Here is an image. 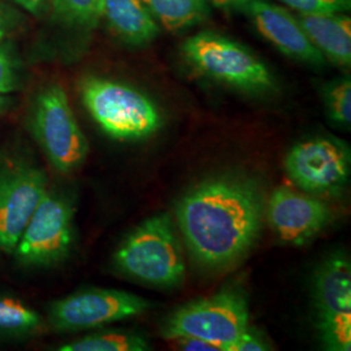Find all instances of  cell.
<instances>
[{
	"label": "cell",
	"instance_id": "obj_1",
	"mask_svg": "<svg viewBox=\"0 0 351 351\" xmlns=\"http://www.w3.org/2000/svg\"><path fill=\"white\" fill-rule=\"evenodd\" d=\"M264 194L250 178L219 176L198 184L177 206V221L189 251L207 269L241 261L258 239Z\"/></svg>",
	"mask_w": 351,
	"mask_h": 351
},
{
	"label": "cell",
	"instance_id": "obj_2",
	"mask_svg": "<svg viewBox=\"0 0 351 351\" xmlns=\"http://www.w3.org/2000/svg\"><path fill=\"white\" fill-rule=\"evenodd\" d=\"M125 276L155 288L180 287L186 275L184 255L168 213H159L134 228L113 255Z\"/></svg>",
	"mask_w": 351,
	"mask_h": 351
},
{
	"label": "cell",
	"instance_id": "obj_3",
	"mask_svg": "<svg viewBox=\"0 0 351 351\" xmlns=\"http://www.w3.org/2000/svg\"><path fill=\"white\" fill-rule=\"evenodd\" d=\"M80 93L94 121L116 141L149 138L163 125L156 104L125 84L88 75L81 81Z\"/></svg>",
	"mask_w": 351,
	"mask_h": 351
},
{
	"label": "cell",
	"instance_id": "obj_4",
	"mask_svg": "<svg viewBox=\"0 0 351 351\" xmlns=\"http://www.w3.org/2000/svg\"><path fill=\"white\" fill-rule=\"evenodd\" d=\"M181 51L195 71L230 88L247 93L276 88L269 68L252 51L229 38L204 32L188 38Z\"/></svg>",
	"mask_w": 351,
	"mask_h": 351
},
{
	"label": "cell",
	"instance_id": "obj_5",
	"mask_svg": "<svg viewBox=\"0 0 351 351\" xmlns=\"http://www.w3.org/2000/svg\"><path fill=\"white\" fill-rule=\"evenodd\" d=\"M249 326L250 311L245 293L228 289L177 308L164 323L163 337H197L229 351Z\"/></svg>",
	"mask_w": 351,
	"mask_h": 351
},
{
	"label": "cell",
	"instance_id": "obj_6",
	"mask_svg": "<svg viewBox=\"0 0 351 351\" xmlns=\"http://www.w3.org/2000/svg\"><path fill=\"white\" fill-rule=\"evenodd\" d=\"M30 129L51 167L59 173L69 175L86 160L88 139L62 86L49 85L38 94L32 108Z\"/></svg>",
	"mask_w": 351,
	"mask_h": 351
},
{
	"label": "cell",
	"instance_id": "obj_7",
	"mask_svg": "<svg viewBox=\"0 0 351 351\" xmlns=\"http://www.w3.org/2000/svg\"><path fill=\"white\" fill-rule=\"evenodd\" d=\"M47 176L19 154H0V250L13 254L29 219L47 193Z\"/></svg>",
	"mask_w": 351,
	"mask_h": 351
},
{
	"label": "cell",
	"instance_id": "obj_8",
	"mask_svg": "<svg viewBox=\"0 0 351 351\" xmlns=\"http://www.w3.org/2000/svg\"><path fill=\"white\" fill-rule=\"evenodd\" d=\"M73 213L69 202L47 190L14 247L16 261L25 267H49L64 261L73 245Z\"/></svg>",
	"mask_w": 351,
	"mask_h": 351
},
{
	"label": "cell",
	"instance_id": "obj_9",
	"mask_svg": "<svg viewBox=\"0 0 351 351\" xmlns=\"http://www.w3.org/2000/svg\"><path fill=\"white\" fill-rule=\"evenodd\" d=\"M315 324L326 350L351 349V265L342 254L319 265L313 284Z\"/></svg>",
	"mask_w": 351,
	"mask_h": 351
},
{
	"label": "cell",
	"instance_id": "obj_10",
	"mask_svg": "<svg viewBox=\"0 0 351 351\" xmlns=\"http://www.w3.org/2000/svg\"><path fill=\"white\" fill-rule=\"evenodd\" d=\"M290 180L310 195H335L351 172L350 146L335 137H315L294 145L285 158Z\"/></svg>",
	"mask_w": 351,
	"mask_h": 351
},
{
	"label": "cell",
	"instance_id": "obj_11",
	"mask_svg": "<svg viewBox=\"0 0 351 351\" xmlns=\"http://www.w3.org/2000/svg\"><path fill=\"white\" fill-rule=\"evenodd\" d=\"M151 306L150 301L124 290L88 289L53 302L49 322L56 330L78 332L139 316Z\"/></svg>",
	"mask_w": 351,
	"mask_h": 351
},
{
	"label": "cell",
	"instance_id": "obj_12",
	"mask_svg": "<svg viewBox=\"0 0 351 351\" xmlns=\"http://www.w3.org/2000/svg\"><path fill=\"white\" fill-rule=\"evenodd\" d=\"M267 219L277 237L289 245H304L326 228L332 213L324 202L281 186L267 203Z\"/></svg>",
	"mask_w": 351,
	"mask_h": 351
},
{
	"label": "cell",
	"instance_id": "obj_13",
	"mask_svg": "<svg viewBox=\"0 0 351 351\" xmlns=\"http://www.w3.org/2000/svg\"><path fill=\"white\" fill-rule=\"evenodd\" d=\"M241 11L250 17L259 33L284 55L313 66L326 64L324 55L307 37L298 19L287 10L265 0H250Z\"/></svg>",
	"mask_w": 351,
	"mask_h": 351
},
{
	"label": "cell",
	"instance_id": "obj_14",
	"mask_svg": "<svg viewBox=\"0 0 351 351\" xmlns=\"http://www.w3.org/2000/svg\"><path fill=\"white\" fill-rule=\"evenodd\" d=\"M298 21L324 58L342 68L351 64V20L343 13H300Z\"/></svg>",
	"mask_w": 351,
	"mask_h": 351
},
{
	"label": "cell",
	"instance_id": "obj_15",
	"mask_svg": "<svg viewBox=\"0 0 351 351\" xmlns=\"http://www.w3.org/2000/svg\"><path fill=\"white\" fill-rule=\"evenodd\" d=\"M101 17L129 45H147L159 34L156 20L143 0H101Z\"/></svg>",
	"mask_w": 351,
	"mask_h": 351
},
{
	"label": "cell",
	"instance_id": "obj_16",
	"mask_svg": "<svg viewBox=\"0 0 351 351\" xmlns=\"http://www.w3.org/2000/svg\"><path fill=\"white\" fill-rule=\"evenodd\" d=\"M155 20L171 32L198 25L210 16V0H143Z\"/></svg>",
	"mask_w": 351,
	"mask_h": 351
},
{
	"label": "cell",
	"instance_id": "obj_17",
	"mask_svg": "<svg viewBox=\"0 0 351 351\" xmlns=\"http://www.w3.org/2000/svg\"><path fill=\"white\" fill-rule=\"evenodd\" d=\"M151 346L143 336L133 332L106 330L64 343L60 351H147Z\"/></svg>",
	"mask_w": 351,
	"mask_h": 351
},
{
	"label": "cell",
	"instance_id": "obj_18",
	"mask_svg": "<svg viewBox=\"0 0 351 351\" xmlns=\"http://www.w3.org/2000/svg\"><path fill=\"white\" fill-rule=\"evenodd\" d=\"M40 326L39 314L24 302L0 297V332L23 335L34 332Z\"/></svg>",
	"mask_w": 351,
	"mask_h": 351
},
{
	"label": "cell",
	"instance_id": "obj_19",
	"mask_svg": "<svg viewBox=\"0 0 351 351\" xmlns=\"http://www.w3.org/2000/svg\"><path fill=\"white\" fill-rule=\"evenodd\" d=\"M56 16L68 25L93 29L101 19V0H53Z\"/></svg>",
	"mask_w": 351,
	"mask_h": 351
},
{
	"label": "cell",
	"instance_id": "obj_20",
	"mask_svg": "<svg viewBox=\"0 0 351 351\" xmlns=\"http://www.w3.org/2000/svg\"><path fill=\"white\" fill-rule=\"evenodd\" d=\"M324 104L328 117L339 126L350 128L351 123V81L343 77L328 84L324 88Z\"/></svg>",
	"mask_w": 351,
	"mask_h": 351
},
{
	"label": "cell",
	"instance_id": "obj_21",
	"mask_svg": "<svg viewBox=\"0 0 351 351\" xmlns=\"http://www.w3.org/2000/svg\"><path fill=\"white\" fill-rule=\"evenodd\" d=\"M300 13H345L351 0H280Z\"/></svg>",
	"mask_w": 351,
	"mask_h": 351
},
{
	"label": "cell",
	"instance_id": "obj_22",
	"mask_svg": "<svg viewBox=\"0 0 351 351\" xmlns=\"http://www.w3.org/2000/svg\"><path fill=\"white\" fill-rule=\"evenodd\" d=\"M17 88V69L10 46L0 45V95H7Z\"/></svg>",
	"mask_w": 351,
	"mask_h": 351
},
{
	"label": "cell",
	"instance_id": "obj_23",
	"mask_svg": "<svg viewBox=\"0 0 351 351\" xmlns=\"http://www.w3.org/2000/svg\"><path fill=\"white\" fill-rule=\"evenodd\" d=\"M272 350L271 343L265 339L262 332L249 326L232 346L229 351H268Z\"/></svg>",
	"mask_w": 351,
	"mask_h": 351
},
{
	"label": "cell",
	"instance_id": "obj_24",
	"mask_svg": "<svg viewBox=\"0 0 351 351\" xmlns=\"http://www.w3.org/2000/svg\"><path fill=\"white\" fill-rule=\"evenodd\" d=\"M171 342H173L176 346L181 350L186 351H223L220 346L213 345L208 341L197 339V337H190V336H177L168 339Z\"/></svg>",
	"mask_w": 351,
	"mask_h": 351
},
{
	"label": "cell",
	"instance_id": "obj_25",
	"mask_svg": "<svg viewBox=\"0 0 351 351\" xmlns=\"http://www.w3.org/2000/svg\"><path fill=\"white\" fill-rule=\"evenodd\" d=\"M19 5H21L23 8H25L27 12L34 13L37 14L40 8L46 4L47 0H14Z\"/></svg>",
	"mask_w": 351,
	"mask_h": 351
},
{
	"label": "cell",
	"instance_id": "obj_26",
	"mask_svg": "<svg viewBox=\"0 0 351 351\" xmlns=\"http://www.w3.org/2000/svg\"><path fill=\"white\" fill-rule=\"evenodd\" d=\"M213 4L219 8H236L242 10L243 5H246L250 0H211Z\"/></svg>",
	"mask_w": 351,
	"mask_h": 351
},
{
	"label": "cell",
	"instance_id": "obj_27",
	"mask_svg": "<svg viewBox=\"0 0 351 351\" xmlns=\"http://www.w3.org/2000/svg\"><path fill=\"white\" fill-rule=\"evenodd\" d=\"M4 37H5V23H4L3 13H1V10H0V45H1Z\"/></svg>",
	"mask_w": 351,
	"mask_h": 351
},
{
	"label": "cell",
	"instance_id": "obj_28",
	"mask_svg": "<svg viewBox=\"0 0 351 351\" xmlns=\"http://www.w3.org/2000/svg\"><path fill=\"white\" fill-rule=\"evenodd\" d=\"M10 104V98H7L5 95H0V113L3 112Z\"/></svg>",
	"mask_w": 351,
	"mask_h": 351
}]
</instances>
